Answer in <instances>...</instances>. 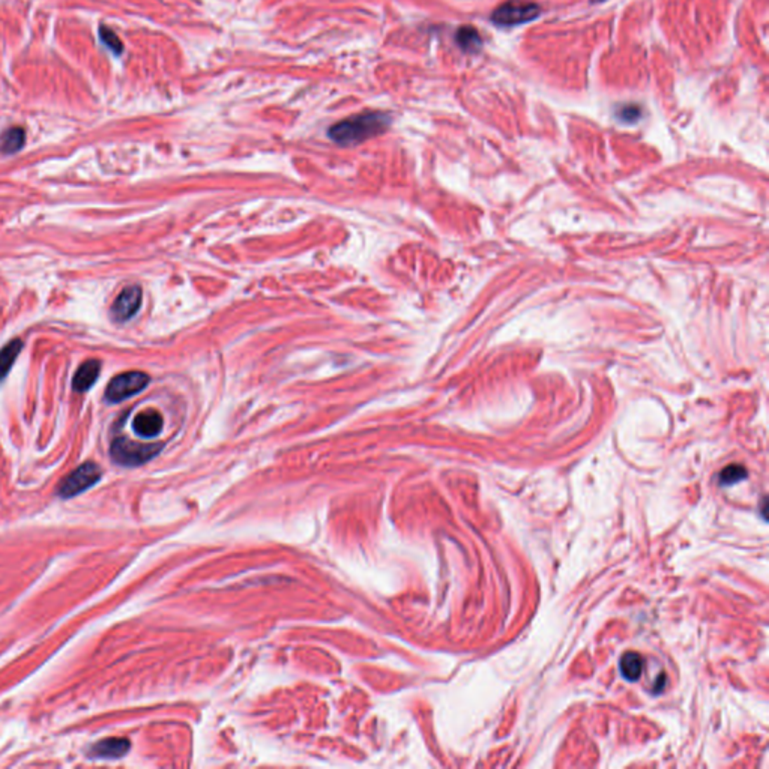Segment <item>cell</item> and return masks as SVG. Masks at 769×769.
Wrapping results in <instances>:
<instances>
[{
	"mask_svg": "<svg viewBox=\"0 0 769 769\" xmlns=\"http://www.w3.org/2000/svg\"><path fill=\"white\" fill-rule=\"evenodd\" d=\"M391 125V116L387 112H364L347 117L329 128L328 135L341 146L359 145L370 138L383 134Z\"/></svg>",
	"mask_w": 769,
	"mask_h": 769,
	"instance_id": "1",
	"label": "cell"
},
{
	"mask_svg": "<svg viewBox=\"0 0 769 769\" xmlns=\"http://www.w3.org/2000/svg\"><path fill=\"white\" fill-rule=\"evenodd\" d=\"M161 448H163L161 443L145 445V443L133 442L130 439H126V437H117V439H114L112 443L110 454L114 463L121 466L133 467V466H140L151 460V458H154L159 451H161Z\"/></svg>",
	"mask_w": 769,
	"mask_h": 769,
	"instance_id": "2",
	"label": "cell"
},
{
	"mask_svg": "<svg viewBox=\"0 0 769 769\" xmlns=\"http://www.w3.org/2000/svg\"><path fill=\"white\" fill-rule=\"evenodd\" d=\"M540 15L541 8L535 2H529V0H508V2L499 5L491 13L490 20L496 26L512 27L529 23V21L537 20Z\"/></svg>",
	"mask_w": 769,
	"mask_h": 769,
	"instance_id": "3",
	"label": "cell"
},
{
	"mask_svg": "<svg viewBox=\"0 0 769 769\" xmlns=\"http://www.w3.org/2000/svg\"><path fill=\"white\" fill-rule=\"evenodd\" d=\"M151 379L142 371H128L117 375L112 379L109 387L105 389V399L110 403H119L126 399L133 397V395L142 392Z\"/></svg>",
	"mask_w": 769,
	"mask_h": 769,
	"instance_id": "4",
	"label": "cell"
},
{
	"mask_svg": "<svg viewBox=\"0 0 769 769\" xmlns=\"http://www.w3.org/2000/svg\"><path fill=\"white\" fill-rule=\"evenodd\" d=\"M101 476H102V472L98 464H95L92 462L84 463L62 481V484L59 487V496L63 499L77 496L83 493V491L93 487L101 479Z\"/></svg>",
	"mask_w": 769,
	"mask_h": 769,
	"instance_id": "5",
	"label": "cell"
},
{
	"mask_svg": "<svg viewBox=\"0 0 769 769\" xmlns=\"http://www.w3.org/2000/svg\"><path fill=\"white\" fill-rule=\"evenodd\" d=\"M142 305V288L138 286H128L116 297L112 307V316L117 322L130 320Z\"/></svg>",
	"mask_w": 769,
	"mask_h": 769,
	"instance_id": "6",
	"label": "cell"
},
{
	"mask_svg": "<svg viewBox=\"0 0 769 769\" xmlns=\"http://www.w3.org/2000/svg\"><path fill=\"white\" fill-rule=\"evenodd\" d=\"M128 751H130V741L125 738H109L95 744L89 754L96 759H119Z\"/></svg>",
	"mask_w": 769,
	"mask_h": 769,
	"instance_id": "7",
	"label": "cell"
},
{
	"mask_svg": "<svg viewBox=\"0 0 769 769\" xmlns=\"http://www.w3.org/2000/svg\"><path fill=\"white\" fill-rule=\"evenodd\" d=\"M133 429L138 436L146 437V439H151V437H155L161 433L163 416L155 410H146V412L138 413L134 418Z\"/></svg>",
	"mask_w": 769,
	"mask_h": 769,
	"instance_id": "8",
	"label": "cell"
},
{
	"mask_svg": "<svg viewBox=\"0 0 769 769\" xmlns=\"http://www.w3.org/2000/svg\"><path fill=\"white\" fill-rule=\"evenodd\" d=\"M101 373V362L96 359H89L80 366L76 376L72 379V388L77 392H84L93 387Z\"/></svg>",
	"mask_w": 769,
	"mask_h": 769,
	"instance_id": "9",
	"label": "cell"
},
{
	"mask_svg": "<svg viewBox=\"0 0 769 769\" xmlns=\"http://www.w3.org/2000/svg\"><path fill=\"white\" fill-rule=\"evenodd\" d=\"M455 42L462 48V51L469 53V55H475V53H479L481 48H483V38H481L479 32L471 25L457 29Z\"/></svg>",
	"mask_w": 769,
	"mask_h": 769,
	"instance_id": "10",
	"label": "cell"
},
{
	"mask_svg": "<svg viewBox=\"0 0 769 769\" xmlns=\"http://www.w3.org/2000/svg\"><path fill=\"white\" fill-rule=\"evenodd\" d=\"M643 658L640 654L637 653H633V650H629V653H625L622 657H621V661H619V670H621L622 676L629 681V682H636L640 679V676H642L643 673Z\"/></svg>",
	"mask_w": 769,
	"mask_h": 769,
	"instance_id": "11",
	"label": "cell"
},
{
	"mask_svg": "<svg viewBox=\"0 0 769 769\" xmlns=\"http://www.w3.org/2000/svg\"><path fill=\"white\" fill-rule=\"evenodd\" d=\"M21 349H23V343L18 338L9 341L5 347L0 349V382L6 377L11 368H13Z\"/></svg>",
	"mask_w": 769,
	"mask_h": 769,
	"instance_id": "12",
	"label": "cell"
},
{
	"mask_svg": "<svg viewBox=\"0 0 769 769\" xmlns=\"http://www.w3.org/2000/svg\"><path fill=\"white\" fill-rule=\"evenodd\" d=\"M25 131L21 130V128H13V130H9L5 135H4V140H2V151L5 154H14L17 151H20L21 147H23L25 145Z\"/></svg>",
	"mask_w": 769,
	"mask_h": 769,
	"instance_id": "13",
	"label": "cell"
},
{
	"mask_svg": "<svg viewBox=\"0 0 769 769\" xmlns=\"http://www.w3.org/2000/svg\"><path fill=\"white\" fill-rule=\"evenodd\" d=\"M747 478V469L741 464H730L723 469L720 474V484L721 486H733L741 483L742 479Z\"/></svg>",
	"mask_w": 769,
	"mask_h": 769,
	"instance_id": "14",
	"label": "cell"
},
{
	"mask_svg": "<svg viewBox=\"0 0 769 769\" xmlns=\"http://www.w3.org/2000/svg\"><path fill=\"white\" fill-rule=\"evenodd\" d=\"M100 36H101L104 44L109 47L113 53H116V55H121L122 50H123V44H122V41L117 38V35L114 34L112 29L101 27L100 29Z\"/></svg>",
	"mask_w": 769,
	"mask_h": 769,
	"instance_id": "15",
	"label": "cell"
},
{
	"mask_svg": "<svg viewBox=\"0 0 769 769\" xmlns=\"http://www.w3.org/2000/svg\"><path fill=\"white\" fill-rule=\"evenodd\" d=\"M640 116H642V109L636 104L622 105L617 112V117L624 122H636L640 119Z\"/></svg>",
	"mask_w": 769,
	"mask_h": 769,
	"instance_id": "16",
	"label": "cell"
},
{
	"mask_svg": "<svg viewBox=\"0 0 769 769\" xmlns=\"http://www.w3.org/2000/svg\"><path fill=\"white\" fill-rule=\"evenodd\" d=\"M664 682H666V675H664V673H661V675H660V676H658V679H657V682H655V686H657V690H655L654 693H660V691H663V690H664Z\"/></svg>",
	"mask_w": 769,
	"mask_h": 769,
	"instance_id": "17",
	"label": "cell"
}]
</instances>
